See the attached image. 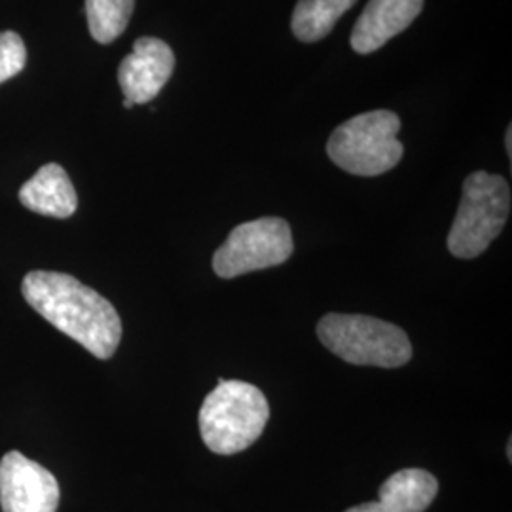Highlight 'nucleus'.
<instances>
[{
  "label": "nucleus",
  "mask_w": 512,
  "mask_h": 512,
  "mask_svg": "<svg viewBox=\"0 0 512 512\" xmlns=\"http://www.w3.org/2000/svg\"><path fill=\"white\" fill-rule=\"evenodd\" d=\"M21 293L50 325L73 338L97 359H110L122 340L118 311L92 287L59 272H29Z\"/></svg>",
  "instance_id": "nucleus-1"
},
{
  "label": "nucleus",
  "mask_w": 512,
  "mask_h": 512,
  "mask_svg": "<svg viewBox=\"0 0 512 512\" xmlns=\"http://www.w3.org/2000/svg\"><path fill=\"white\" fill-rule=\"evenodd\" d=\"M268 420L270 404L256 385L219 380L200 408V435L211 452L234 456L260 439Z\"/></svg>",
  "instance_id": "nucleus-2"
},
{
  "label": "nucleus",
  "mask_w": 512,
  "mask_h": 512,
  "mask_svg": "<svg viewBox=\"0 0 512 512\" xmlns=\"http://www.w3.org/2000/svg\"><path fill=\"white\" fill-rule=\"evenodd\" d=\"M399 131L401 118L391 110H370L353 116L332 131L327 143L329 158L351 175H384L403 160Z\"/></svg>",
  "instance_id": "nucleus-3"
},
{
  "label": "nucleus",
  "mask_w": 512,
  "mask_h": 512,
  "mask_svg": "<svg viewBox=\"0 0 512 512\" xmlns=\"http://www.w3.org/2000/svg\"><path fill=\"white\" fill-rule=\"evenodd\" d=\"M325 348L349 365L399 368L412 359V344L401 327L368 315L329 313L317 325Z\"/></svg>",
  "instance_id": "nucleus-4"
},
{
  "label": "nucleus",
  "mask_w": 512,
  "mask_h": 512,
  "mask_svg": "<svg viewBox=\"0 0 512 512\" xmlns=\"http://www.w3.org/2000/svg\"><path fill=\"white\" fill-rule=\"evenodd\" d=\"M511 213V188L501 175L475 171L463 183L458 213L448 234V249L458 258L482 255Z\"/></svg>",
  "instance_id": "nucleus-5"
},
{
  "label": "nucleus",
  "mask_w": 512,
  "mask_h": 512,
  "mask_svg": "<svg viewBox=\"0 0 512 512\" xmlns=\"http://www.w3.org/2000/svg\"><path fill=\"white\" fill-rule=\"evenodd\" d=\"M293 232L279 217L243 222L213 255V270L222 279H234L256 270L274 268L293 255Z\"/></svg>",
  "instance_id": "nucleus-6"
},
{
  "label": "nucleus",
  "mask_w": 512,
  "mask_h": 512,
  "mask_svg": "<svg viewBox=\"0 0 512 512\" xmlns=\"http://www.w3.org/2000/svg\"><path fill=\"white\" fill-rule=\"evenodd\" d=\"M55 476L21 452L0 459V507L2 512H55L59 505Z\"/></svg>",
  "instance_id": "nucleus-7"
},
{
  "label": "nucleus",
  "mask_w": 512,
  "mask_h": 512,
  "mask_svg": "<svg viewBox=\"0 0 512 512\" xmlns=\"http://www.w3.org/2000/svg\"><path fill=\"white\" fill-rule=\"evenodd\" d=\"M175 71V54L160 38L135 40L133 52L126 55L118 69V82L124 99L133 105L150 103L164 90Z\"/></svg>",
  "instance_id": "nucleus-8"
},
{
  "label": "nucleus",
  "mask_w": 512,
  "mask_h": 512,
  "mask_svg": "<svg viewBox=\"0 0 512 512\" xmlns=\"http://www.w3.org/2000/svg\"><path fill=\"white\" fill-rule=\"evenodd\" d=\"M423 0H368L351 31V48L357 54H372L420 16Z\"/></svg>",
  "instance_id": "nucleus-9"
},
{
  "label": "nucleus",
  "mask_w": 512,
  "mask_h": 512,
  "mask_svg": "<svg viewBox=\"0 0 512 512\" xmlns=\"http://www.w3.org/2000/svg\"><path fill=\"white\" fill-rule=\"evenodd\" d=\"M439 494L437 478L423 469H403L380 486V499L346 512H423Z\"/></svg>",
  "instance_id": "nucleus-10"
},
{
  "label": "nucleus",
  "mask_w": 512,
  "mask_h": 512,
  "mask_svg": "<svg viewBox=\"0 0 512 512\" xmlns=\"http://www.w3.org/2000/svg\"><path fill=\"white\" fill-rule=\"evenodd\" d=\"M19 202L38 215L69 219L78 207V196L67 171L61 165L46 164L21 186Z\"/></svg>",
  "instance_id": "nucleus-11"
},
{
  "label": "nucleus",
  "mask_w": 512,
  "mask_h": 512,
  "mask_svg": "<svg viewBox=\"0 0 512 512\" xmlns=\"http://www.w3.org/2000/svg\"><path fill=\"white\" fill-rule=\"evenodd\" d=\"M357 0H298L291 27L294 37L302 42H317L329 35Z\"/></svg>",
  "instance_id": "nucleus-12"
},
{
  "label": "nucleus",
  "mask_w": 512,
  "mask_h": 512,
  "mask_svg": "<svg viewBox=\"0 0 512 512\" xmlns=\"http://www.w3.org/2000/svg\"><path fill=\"white\" fill-rule=\"evenodd\" d=\"M133 8L135 0H86L90 35L99 44H110L126 31Z\"/></svg>",
  "instance_id": "nucleus-13"
},
{
  "label": "nucleus",
  "mask_w": 512,
  "mask_h": 512,
  "mask_svg": "<svg viewBox=\"0 0 512 512\" xmlns=\"http://www.w3.org/2000/svg\"><path fill=\"white\" fill-rule=\"evenodd\" d=\"M27 65V48L14 31L0 33V84L14 78Z\"/></svg>",
  "instance_id": "nucleus-14"
},
{
  "label": "nucleus",
  "mask_w": 512,
  "mask_h": 512,
  "mask_svg": "<svg viewBox=\"0 0 512 512\" xmlns=\"http://www.w3.org/2000/svg\"><path fill=\"white\" fill-rule=\"evenodd\" d=\"M507 152H509V158H511V156H512L511 128L507 129Z\"/></svg>",
  "instance_id": "nucleus-15"
},
{
  "label": "nucleus",
  "mask_w": 512,
  "mask_h": 512,
  "mask_svg": "<svg viewBox=\"0 0 512 512\" xmlns=\"http://www.w3.org/2000/svg\"><path fill=\"white\" fill-rule=\"evenodd\" d=\"M124 107H126V109H133V107H135V105H133V103H131V101H128V99H124Z\"/></svg>",
  "instance_id": "nucleus-16"
}]
</instances>
